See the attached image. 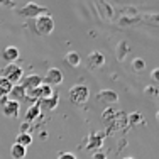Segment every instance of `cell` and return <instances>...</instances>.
Here are the masks:
<instances>
[{
  "label": "cell",
  "instance_id": "obj_1",
  "mask_svg": "<svg viewBox=\"0 0 159 159\" xmlns=\"http://www.w3.org/2000/svg\"><path fill=\"white\" fill-rule=\"evenodd\" d=\"M44 14H49L46 7L37 5V3H32V2H29L27 5L20 7V9H17V16L25 17V19H37V17L44 16Z\"/></svg>",
  "mask_w": 159,
  "mask_h": 159
},
{
  "label": "cell",
  "instance_id": "obj_2",
  "mask_svg": "<svg viewBox=\"0 0 159 159\" xmlns=\"http://www.w3.org/2000/svg\"><path fill=\"white\" fill-rule=\"evenodd\" d=\"M68 97H70V102L75 105H83L88 102L90 98V90L86 85H75L73 88L70 90V93H68Z\"/></svg>",
  "mask_w": 159,
  "mask_h": 159
},
{
  "label": "cell",
  "instance_id": "obj_3",
  "mask_svg": "<svg viewBox=\"0 0 159 159\" xmlns=\"http://www.w3.org/2000/svg\"><path fill=\"white\" fill-rule=\"evenodd\" d=\"M22 76H24V70L16 63L7 64V66L2 70V78H5L7 81H10L12 85H16V83L20 81Z\"/></svg>",
  "mask_w": 159,
  "mask_h": 159
},
{
  "label": "cell",
  "instance_id": "obj_4",
  "mask_svg": "<svg viewBox=\"0 0 159 159\" xmlns=\"http://www.w3.org/2000/svg\"><path fill=\"white\" fill-rule=\"evenodd\" d=\"M36 31L39 36H49L54 31V20L49 14H44V16L36 19Z\"/></svg>",
  "mask_w": 159,
  "mask_h": 159
},
{
  "label": "cell",
  "instance_id": "obj_5",
  "mask_svg": "<svg viewBox=\"0 0 159 159\" xmlns=\"http://www.w3.org/2000/svg\"><path fill=\"white\" fill-rule=\"evenodd\" d=\"M43 83H44V85H48V86H51V88H52V86L61 85V83H63V71L59 70V68H49L46 76L43 78Z\"/></svg>",
  "mask_w": 159,
  "mask_h": 159
},
{
  "label": "cell",
  "instance_id": "obj_6",
  "mask_svg": "<svg viewBox=\"0 0 159 159\" xmlns=\"http://www.w3.org/2000/svg\"><path fill=\"white\" fill-rule=\"evenodd\" d=\"M19 110H20V103H17V102H14V100H9V98H7L2 103V112H3V115L9 117V119L19 117Z\"/></svg>",
  "mask_w": 159,
  "mask_h": 159
},
{
  "label": "cell",
  "instance_id": "obj_7",
  "mask_svg": "<svg viewBox=\"0 0 159 159\" xmlns=\"http://www.w3.org/2000/svg\"><path fill=\"white\" fill-rule=\"evenodd\" d=\"M20 81H22L20 85L25 88V92L34 90V88H37L39 85H43V78H41L39 75H27V76H22Z\"/></svg>",
  "mask_w": 159,
  "mask_h": 159
},
{
  "label": "cell",
  "instance_id": "obj_8",
  "mask_svg": "<svg viewBox=\"0 0 159 159\" xmlns=\"http://www.w3.org/2000/svg\"><path fill=\"white\" fill-rule=\"evenodd\" d=\"M37 103H39V107H41V112L43 110H54V108L58 107V103H59V93L54 92L51 97L44 98V100H39Z\"/></svg>",
  "mask_w": 159,
  "mask_h": 159
},
{
  "label": "cell",
  "instance_id": "obj_9",
  "mask_svg": "<svg viewBox=\"0 0 159 159\" xmlns=\"http://www.w3.org/2000/svg\"><path fill=\"white\" fill-rule=\"evenodd\" d=\"M7 98H9V100L17 102V103H20V102H25V100H27V93H25V88H24L22 85H14Z\"/></svg>",
  "mask_w": 159,
  "mask_h": 159
},
{
  "label": "cell",
  "instance_id": "obj_10",
  "mask_svg": "<svg viewBox=\"0 0 159 159\" xmlns=\"http://www.w3.org/2000/svg\"><path fill=\"white\" fill-rule=\"evenodd\" d=\"M88 64H90V68H100V66H103V64H105V56L102 54L100 51L90 52V56H88Z\"/></svg>",
  "mask_w": 159,
  "mask_h": 159
},
{
  "label": "cell",
  "instance_id": "obj_11",
  "mask_svg": "<svg viewBox=\"0 0 159 159\" xmlns=\"http://www.w3.org/2000/svg\"><path fill=\"white\" fill-rule=\"evenodd\" d=\"M2 58L7 61V64L16 63L17 59H19V49H17V48H14V46L5 48V49H3V52H2Z\"/></svg>",
  "mask_w": 159,
  "mask_h": 159
},
{
  "label": "cell",
  "instance_id": "obj_12",
  "mask_svg": "<svg viewBox=\"0 0 159 159\" xmlns=\"http://www.w3.org/2000/svg\"><path fill=\"white\" fill-rule=\"evenodd\" d=\"M37 117H41V107H39V103H32L31 107H29V110L27 113H25V122H32V120H36Z\"/></svg>",
  "mask_w": 159,
  "mask_h": 159
},
{
  "label": "cell",
  "instance_id": "obj_13",
  "mask_svg": "<svg viewBox=\"0 0 159 159\" xmlns=\"http://www.w3.org/2000/svg\"><path fill=\"white\" fill-rule=\"evenodd\" d=\"M25 154H27V147H24V146L14 144V146L10 147V156H12L14 159H24Z\"/></svg>",
  "mask_w": 159,
  "mask_h": 159
},
{
  "label": "cell",
  "instance_id": "obj_14",
  "mask_svg": "<svg viewBox=\"0 0 159 159\" xmlns=\"http://www.w3.org/2000/svg\"><path fill=\"white\" fill-rule=\"evenodd\" d=\"M16 144L24 146V147H29L32 144V135L29 134V132H20V134L17 135V139H16Z\"/></svg>",
  "mask_w": 159,
  "mask_h": 159
},
{
  "label": "cell",
  "instance_id": "obj_15",
  "mask_svg": "<svg viewBox=\"0 0 159 159\" xmlns=\"http://www.w3.org/2000/svg\"><path fill=\"white\" fill-rule=\"evenodd\" d=\"M12 83L10 81H7L5 78H2L0 76V98H5V97H9V93H10V90H12Z\"/></svg>",
  "mask_w": 159,
  "mask_h": 159
},
{
  "label": "cell",
  "instance_id": "obj_16",
  "mask_svg": "<svg viewBox=\"0 0 159 159\" xmlns=\"http://www.w3.org/2000/svg\"><path fill=\"white\" fill-rule=\"evenodd\" d=\"M98 98H100V100L108 102V103H115V102L119 100L117 93L115 92H110V90H103V92H100V93H98Z\"/></svg>",
  "mask_w": 159,
  "mask_h": 159
},
{
  "label": "cell",
  "instance_id": "obj_17",
  "mask_svg": "<svg viewBox=\"0 0 159 159\" xmlns=\"http://www.w3.org/2000/svg\"><path fill=\"white\" fill-rule=\"evenodd\" d=\"M64 61H66L68 64H70L71 68H76V66H80V63H81V58H80V54H78V52L71 51V52H68V54H66Z\"/></svg>",
  "mask_w": 159,
  "mask_h": 159
},
{
  "label": "cell",
  "instance_id": "obj_18",
  "mask_svg": "<svg viewBox=\"0 0 159 159\" xmlns=\"http://www.w3.org/2000/svg\"><path fill=\"white\" fill-rule=\"evenodd\" d=\"M132 66H134L135 71H142V70H144V61H142V59H134Z\"/></svg>",
  "mask_w": 159,
  "mask_h": 159
},
{
  "label": "cell",
  "instance_id": "obj_19",
  "mask_svg": "<svg viewBox=\"0 0 159 159\" xmlns=\"http://www.w3.org/2000/svg\"><path fill=\"white\" fill-rule=\"evenodd\" d=\"M58 159H76V156H75V154H71V152H66V151H63V152L58 156Z\"/></svg>",
  "mask_w": 159,
  "mask_h": 159
},
{
  "label": "cell",
  "instance_id": "obj_20",
  "mask_svg": "<svg viewBox=\"0 0 159 159\" xmlns=\"http://www.w3.org/2000/svg\"><path fill=\"white\" fill-rule=\"evenodd\" d=\"M151 78H152L154 81H156L157 85H159V68H156V70H154L152 73H151Z\"/></svg>",
  "mask_w": 159,
  "mask_h": 159
},
{
  "label": "cell",
  "instance_id": "obj_21",
  "mask_svg": "<svg viewBox=\"0 0 159 159\" xmlns=\"http://www.w3.org/2000/svg\"><path fill=\"white\" fill-rule=\"evenodd\" d=\"M93 159H105V154L103 152H97L95 156H93Z\"/></svg>",
  "mask_w": 159,
  "mask_h": 159
},
{
  "label": "cell",
  "instance_id": "obj_22",
  "mask_svg": "<svg viewBox=\"0 0 159 159\" xmlns=\"http://www.w3.org/2000/svg\"><path fill=\"white\" fill-rule=\"evenodd\" d=\"M0 5H10V0H0Z\"/></svg>",
  "mask_w": 159,
  "mask_h": 159
},
{
  "label": "cell",
  "instance_id": "obj_23",
  "mask_svg": "<svg viewBox=\"0 0 159 159\" xmlns=\"http://www.w3.org/2000/svg\"><path fill=\"white\" fill-rule=\"evenodd\" d=\"M157 122H159V112H157Z\"/></svg>",
  "mask_w": 159,
  "mask_h": 159
},
{
  "label": "cell",
  "instance_id": "obj_24",
  "mask_svg": "<svg viewBox=\"0 0 159 159\" xmlns=\"http://www.w3.org/2000/svg\"><path fill=\"white\" fill-rule=\"evenodd\" d=\"M124 159H132V157H124Z\"/></svg>",
  "mask_w": 159,
  "mask_h": 159
}]
</instances>
